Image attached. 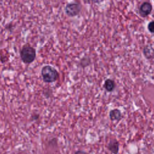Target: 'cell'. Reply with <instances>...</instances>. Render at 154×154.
I'll return each instance as SVG.
<instances>
[{"instance_id":"obj_1","label":"cell","mask_w":154,"mask_h":154,"mask_svg":"<svg viewBox=\"0 0 154 154\" xmlns=\"http://www.w3.org/2000/svg\"><path fill=\"white\" fill-rule=\"evenodd\" d=\"M41 75L43 80L47 83L55 81L58 77V71L54 67L49 65L44 66L42 68Z\"/></svg>"},{"instance_id":"obj_9","label":"cell","mask_w":154,"mask_h":154,"mask_svg":"<svg viewBox=\"0 0 154 154\" xmlns=\"http://www.w3.org/2000/svg\"><path fill=\"white\" fill-rule=\"evenodd\" d=\"M147 29L151 33H154V20L151 21L148 23Z\"/></svg>"},{"instance_id":"obj_4","label":"cell","mask_w":154,"mask_h":154,"mask_svg":"<svg viewBox=\"0 0 154 154\" xmlns=\"http://www.w3.org/2000/svg\"><path fill=\"white\" fill-rule=\"evenodd\" d=\"M152 5L149 2H144L139 8V13L142 17H146L152 12Z\"/></svg>"},{"instance_id":"obj_8","label":"cell","mask_w":154,"mask_h":154,"mask_svg":"<svg viewBox=\"0 0 154 154\" xmlns=\"http://www.w3.org/2000/svg\"><path fill=\"white\" fill-rule=\"evenodd\" d=\"M103 87L106 91H112L115 88V83L113 80L111 79H107L105 81Z\"/></svg>"},{"instance_id":"obj_2","label":"cell","mask_w":154,"mask_h":154,"mask_svg":"<svg viewBox=\"0 0 154 154\" xmlns=\"http://www.w3.org/2000/svg\"><path fill=\"white\" fill-rule=\"evenodd\" d=\"M20 56L22 61L24 63L29 64L35 60L36 56L35 50L31 46L25 45L21 49Z\"/></svg>"},{"instance_id":"obj_5","label":"cell","mask_w":154,"mask_h":154,"mask_svg":"<svg viewBox=\"0 0 154 154\" xmlns=\"http://www.w3.org/2000/svg\"><path fill=\"white\" fill-rule=\"evenodd\" d=\"M119 145L120 144L117 140L113 138L109 140L106 145V148L112 154H119Z\"/></svg>"},{"instance_id":"obj_6","label":"cell","mask_w":154,"mask_h":154,"mask_svg":"<svg viewBox=\"0 0 154 154\" xmlns=\"http://www.w3.org/2000/svg\"><path fill=\"white\" fill-rule=\"evenodd\" d=\"M109 117L111 121H119L122 119V113L118 109H113L109 111Z\"/></svg>"},{"instance_id":"obj_3","label":"cell","mask_w":154,"mask_h":154,"mask_svg":"<svg viewBox=\"0 0 154 154\" xmlns=\"http://www.w3.org/2000/svg\"><path fill=\"white\" fill-rule=\"evenodd\" d=\"M81 9V6L77 2H70L66 5L64 11L66 14L70 16L73 17L78 15Z\"/></svg>"},{"instance_id":"obj_7","label":"cell","mask_w":154,"mask_h":154,"mask_svg":"<svg viewBox=\"0 0 154 154\" xmlns=\"http://www.w3.org/2000/svg\"><path fill=\"white\" fill-rule=\"evenodd\" d=\"M143 54L146 58L150 59L154 58V48L150 46L147 45L143 49Z\"/></svg>"},{"instance_id":"obj_10","label":"cell","mask_w":154,"mask_h":154,"mask_svg":"<svg viewBox=\"0 0 154 154\" xmlns=\"http://www.w3.org/2000/svg\"><path fill=\"white\" fill-rule=\"evenodd\" d=\"M74 154H88V153H87L85 151L83 150H77L74 152Z\"/></svg>"}]
</instances>
